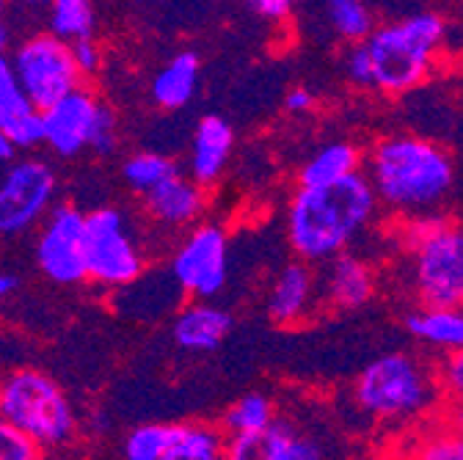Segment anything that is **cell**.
Segmentation results:
<instances>
[{"mask_svg": "<svg viewBox=\"0 0 463 460\" xmlns=\"http://www.w3.org/2000/svg\"><path fill=\"white\" fill-rule=\"evenodd\" d=\"M367 180L378 204L400 218L433 212L455 183V165L444 146L411 133H392L367 152Z\"/></svg>", "mask_w": 463, "mask_h": 460, "instance_id": "1", "label": "cell"}, {"mask_svg": "<svg viewBox=\"0 0 463 460\" xmlns=\"http://www.w3.org/2000/svg\"><path fill=\"white\" fill-rule=\"evenodd\" d=\"M378 212L367 174L328 188H298L287 207V240L298 259L331 262L351 246Z\"/></svg>", "mask_w": 463, "mask_h": 460, "instance_id": "2", "label": "cell"}, {"mask_svg": "<svg viewBox=\"0 0 463 460\" xmlns=\"http://www.w3.org/2000/svg\"><path fill=\"white\" fill-rule=\"evenodd\" d=\"M436 370L409 353H389L362 370L354 383L356 406L375 422L402 425L430 414L441 402Z\"/></svg>", "mask_w": 463, "mask_h": 460, "instance_id": "3", "label": "cell"}, {"mask_svg": "<svg viewBox=\"0 0 463 460\" xmlns=\"http://www.w3.org/2000/svg\"><path fill=\"white\" fill-rule=\"evenodd\" d=\"M444 36L447 23L436 12H420L378 25L364 42L375 70V89L383 94H405L425 83Z\"/></svg>", "mask_w": 463, "mask_h": 460, "instance_id": "4", "label": "cell"}, {"mask_svg": "<svg viewBox=\"0 0 463 460\" xmlns=\"http://www.w3.org/2000/svg\"><path fill=\"white\" fill-rule=\"evenodd\" d=\"M0 422L39 449L64 446L78 427L72 399L47 372L23 367L0 378Z\"/></svg>", "mask_w": 463, "mask_h": 460, "instance_id": "5", "label": "cell"}, {"mask_svg": "<svg viewBox=\"0 0 463 460\" xmlns=\"http://www.w3.org/2000/svg\"><path fill=\"white\" fill-rule=\"evenodd\" d=\"M9 61L25 97L39 113L78 91L83 80L72 55V44L61 42L52 33L28 36L14 47Z\"/></svg>", "mask_w": 463, "mask_h": 460, "instance_id": "6", "label": "cell"}, {"mask_svg": "<svg viewBox=\"0 0 463 460\" xmlns=\"http://www.w3.org/2000/svg\"><path fill=\"white\" fill-rule=\"evenodd\" d=\"M86 268L89 281L113 290L133 286L146 268L128 218L116 207L86 212Z\"/></svg>", "mask_w": 463, "mask_h": 460, "instance_id": "7", "label": "cell"}, {"mask_svg": "<svg viewBox=\"0 0 463 460\" xmlns=\"http://www.w3.org/2000/svg\"><path fill=\"white\" fill-rule=\"evenodd\" d=\"M411 284L422 309H463V238L460 223L409 251Z\"/></svg>", "mask_w": 463, "mask_h": 460, "instance_id": "8", "label": "cell"}, {"mask_svg": "<svg viewBox=\"0 0 463 460\" xmlns=\"http://www.w3.org/2000/svg\"><path fill=\"white\" fill-rule=\"evenodd\" d=\"M36 268L52 281L75 286L89 278L86 268V212L55 204L36 238Z\"/></svg>", "mask_w": 463, "mask_h": 460, "instance_id": "9", "label": "cell"}, {"mask_svg": "<svg viewBox=\"0 0 463 460\" xmlns=\"http://www.w3.org/2000/svg\"><path fill=\"white\" fill-rule=\"evenodd\" d=\"M55 174L44 160H20L0 180V238H14L52 210Z\"/></svg>", "mask_w": 463, "mask_h": 460, "instance_id": "10", "label": "cell"}, {"mask_svg": "<svg viewBox=\"0 0 463 460\" xmlns=\"http://www.w3.org/2000/svg\"><path fill=\"white\" fill-rule=\"evenodd\" d=\"M171 276L183 293L207 301L229 276V238L218 223H199L171 257Z\"/></svg>", "mask_w": 463, "mask_h": 460, "instance_id": "11", "label": "cell"}, {"mask_svg": "<svg viewBox=\"0 0 463 460\" xmlns=\"http://www.w3.org/2000/svg\"><path fill=\"white\" fill-rule=\"evenodd\" d=\"M99 110L102 102L86 86L47 108L42 113V130L50 152H55L58 157H78L86 146L91 149Z\"/></svg>", "mask_w": 463, "mask_h": 460, "instance_id": "12", "label": "cell"}, {"mask_svg": "<svg viewBox=\"0 0 463 460\" xmlns=\"http://www.w3.org/2000/svg\"><path fill=\"white\" fill-rule=\"evenodd\" d=\"M0 133L14 149H33L44 144L42 113L25 97L6 55H0Z\"/></svg>", "mask_w": 463, "mask_h": 460, "instance_id": "13", "label": "cell"}, {"mask_svg": "<svg viewBox=\"0 0 463 460\" xmlns=\"http://www.w3.org/2000/svg\"><path fill=\"white\" fill-rule=\"evenodd\" d=\"M317 301V276L307 262H289L279 270L268 293V314L279 325L301 323Z\"/></svg>", "mask_w": 463, "mask_h": 460, "instance_id": "14", "label": "cell"}, {"mask_svg": "<svg viewBox=\"0 0 463 460\" xmlns=\"http://www.w3.org/2000/svg\"><path fill=\"white\" fill-rule=\"evenodd\" d=\"M232 325H235V320L226 309L196 301L183 306L180 314L174 317L171 339L177 342V348L188 353H213L223 344Z\"/></svg>", "mask_w": 463, "mask_h": 460, "instance_id": "15", "label": "cell"}, {"mask_svg": "<svg viewBox=\"0 0 463 460\" xmlns=\"http://www.w3.org/2000/svg\"><path fill=\"white\" fill-rule=\"evenodd\" d=\"M235 149V133L223 117H204L196 125L191 144V180L202 188H210L221 180L223 168Z\"/></svg>", "mask_w": 463, "mask_h": 460, "instance_id": "16", "label": "cell"}, {"mask_svg": "<svg viewBox=\"0 0 463 460\" xmlns=\"http://www.w3.org/2000/svg\"><path fill=\"white\" fill-rule=\"evenodd\" d=\"M144 210L152 221H157L163 226H171V229L191 226L204 215L207 193L191 177L180 174V177L163 183L160 188H155L152 193H146Z\"/></svg>", "mask_w": 463, "mask_h": 460, "instance_id": "17", "label": "cell"}, {"mask_svg": "<svg viewBox=\"0 0 463 460\" xmlns=\"http://www.w3.org/2000/svg\"><path fill=\"white\" fill-rule=\"evenodd\" d=\"M323 296L336 309H362L375 296V273L356 254H339L326 268Z\"/></svg>", "mask_w": 463, "mask_h": 460, "instance_id": "18", "label": "cell"}, {"mask_svg": "<svg viewBox=\"0 0 463 460\" xmlns=\"http://www.w3.org/2000/svg\"><path fill=\"white\" fill-rule=\"evenodd\" d=\"M367 155L354 141H331L320 146L301 168L298 188H328L362 174Z\"/></svg>", "mask_w": 463, "mask_h": 460, "instance_id": "19", "label": "cell"}, {"mask_svg": "<svg viewBox=\"0 0 463 460\" xmlns=\"http://www.w3.org/2000/svg\"><path fill=\"white\" fill-rule=\"evenodd\" d=\"M405 331L444 356L463 351V309H417L405 314Z\"/></svg>", "mask_w": 463, "mask_h": 460, "instance_id": "20", "label": "cell"}, {"mask_svg": "<svg viewBox=\"0 0 463 460\" xmlns=\"http://www.w3.org/2000/svg\"><path fill=\"white\" fill-rule=\"evenodd\" d=\"M199 55L196 52H180L152 78V99L163 110H180L185 108L199 86Z\"/></svg>", "mask_w": 463, "mask_h": 460, "instance_id": "21", "label": "cell"}, {"mask_svg": "<svg viewBox=\"0 0 463 460\" xmlns=\"http://www.w3.org/2000/svg\"><path fill=\"white\" fill-rule=\"evenodd\" d=\"M298 430L289 419H276L268 430L251 436H226L223 460H279Z\"/></svg>", "mask_w": 463, "mask_h": 460, "instance_id": "22", "label": "cell"}, {"mask_svg": "<svg viewBox=\"0 0 463 460\" xmlns=\"http://www.w3.org/2000/svg\"><path fill=\"white\" fill-rule=\"evenodd\" d=\"M276 419L279 417H276L270 397L262 391H249L221 414L218 427L223 436H251V433L268 430Z\"/></svg>", "mask_w": 463, "mask_h": 460, "instance_id": "23", "label": "cell"}, {"mask_svg": "<svg viewBox=\"0 0 463 460\" xmlns=\"http://www.w3.org/2000/svg\"><path fill=\"white\" fill-rule=\"evenodd\" d=\"M180 174H183L180 165L160 152H136L122 163L125 183L141 196L152 193L155 188H160L163 183L180 177Z\"/></svg>", "mask_w": 463, "mask_h": 460, "instance_id": "24", "label": "cell"}, {"mask_svg": "<svg viewBox=\"0 0 463 460\" xmlns=\"http://www.w3.org/2000/svg\"><path fill=\"white\" fill-rule=\"evenodd\" d=\"M223 441L226 436L221 427L188 422L180 425L177 441L163 455V460H223Z\"/></svg>", "mask_w": 463, "mask_h": 460, "instance_id": "25", "label": "cell"}, {"mask_svg": "<svg viewBox=\"0 0 463 460\" xmlns=\"http://www.w3.org/2000/svg\"><path fill=\"white\" fill-rule=\"evenodd\" d=\"M326 17L334 33L347 44H364L375 33V14L370 6L359 4V0H328Z\"/></svg>", "mask_w": 463, "mask_h": 460, "instance_id": "26", "label": "cell"}, {"mask_svg": "<svg viewBox=\"0 0 463 460\" xmlns=\"http://www.w3.org/2000/svg\"><path fill=\"white\" fill-rule=\"evenodd\" d=\"M97 14L89 0H55L50 6V33L67 44L91 39Z\"/></svg>", "mask_w": 463, "mask_h": 460, "instance_id": "27", "label": "cell"}, {"mask_svg": "<svg viewBox=\"0 0 463 460\" xmlns=\"http://www.w3.org/2000/svg\"><path fill=\"white\" fill-rule=\"evenodd\" d=\"M180 425H165V422H149L125 438L122 460H163V455L177 441Z\"/></svg>", "mask_w": 463, "mask_h": 460, "instance_id": "28", "label": "cell"}, {"mask_svg": "<svg viewBox=\"0 0 463 460\" xmlns=\"http://www.w3.org/2000/svg\"><path fill=\"white\" fill-rule=\"evenodd\" d=\"M405 460H463V438L439 425L411 444V452Z\"/></svg>", "mask_w": 463, "mask_h": 460, "instance_id": "29", "label": "cell"}, {"mask_svg": "<svg viewBox=\"0 0 463 460\" xmlns=\"http://www.w3.org/2000/svg\"><path fill=\"white\" fill-rule=\"evenodd\" d=\"M342 70H345V78L351 80L356 89H375V70H373V59L367 52V44L347 47L342 55Z\"/></svg>", "mask_w": 463, "mask_h": 460, "instance_id": "30", "label": "cell"}, {"mask_svg": "<svg viewBox=\"0 0 463 460\" xmlns=\"http://www.w3.org/2000/svg\"><path fill=\"white\" fill-rule=\"evenodd\" d=\"M0 460H42V449L6 422H0Z\"/></svg>", "mask_w": 463, "mask_h": 460, "instance_id": "31", "label": "cell"}, {"mask_svg": "<svg viewBox=\"0 0 463 460\" xmlns=\"http://www.w3.org/2000/svg\"><path fill=\"white\" fill-rule=\"evenodd\" d=\"M436 375H439L441 394L447 399H463V351L444 356L441 364L436 367Z\"/></svg>", "mask_w": 463, "mask_h": 460, "instance_id": "32", "label": "cell"}, {"mask_svg": "<svg viewBox=\"0 0 463 460\" xmlns=\"http://www.w3.org/2000/svg\"><path fill=\"white\" fill-rule=\"evenodd\" d=\"M116 144H119V136H116V119H113V110L108 105H102L99 110V119L94 127V138H91V149L97 155H113Z\"/></svg>", "mask_w": 463, "mask_h": 460, "instance_id": "33", "label": "cell"}, {"mask_svg": "<svg viewBox=\"0 0 463 460\" xmlns=\"http://www.w3.org/2000/svg\"><path fill=\"white\" fill-rule=\"evenodd\" d=\"M279 460H328V457H326L323 444L315 436H307L298 430L293 438H289V444L284 446Z\"/></svg>", "mask_w": 463, "mask_h": 460, "instance_id": "34", "label": "cell"}, {"mask_svg": "<svg viewBox=\"0 0 463 460\" xmlns=\"http://www.w3.org/2000/svg\"><path fill=\"white\" fill-rule=\"evenodd\" d=\"M72 55H75V64L80 70V75H94L99 70V61H102V52L97 47L94 39H83V42H75L72 44Z\"/></svg>", "mask_w": 463, "mask_h": 460, "instance_id": "35", "label": "cell"}, {"mask_svg": "<svg viewBox=\"0 0 463 460\" xmlns=\"http://www.w3.org/2000/svg\"><path fill=\"white\" fill-rule=\"evenodd\" d=\"M251 12L268 23H287L289 14H293V4L289 0H254Z\"/></svg>", "mask_w": 463, "mask_h": 460, "instance_id": "36", "label": "cell"}, {"mask_svg": "<svg viewBox=\"0 0 463 460\" xmlns=\"http://www.w3.org/2000/svg\"><path fill=\"white\" fill-rule=\"evenodd\" d=\"M315 105H317V97L309 89H304V86L289 89L287 97H284V110L293 113V117H304V113L315 110Z\"/></svg>", "mask_w": 463, "mask_h": 460, "instance_id": "37", "label": "cell"}, {"mask_svg": "<svg viewBox=\"0 0 463 460\" xmlns=\"http://www.w3.org/2000/svg\"><path fill=\"white\" fill-rule=\"evenodd\" d=\"M439 425L452 436L463 438V399H447L439 411Z\"/></svg>", "mask_w": 463, "mask_h": 460, "instance_id": "38", "label": "cell"}, {"mask_svg": "<svg viewBox=\"0 0 463 460\" xmlns=\"http://www.w3.org/2000/svg\"><path fill=\"white\" fill-rule=\"evenodd\" d=\"M14 286H17V278H14L12 273H4V270H0V301L9 298V296L14 293Z\"/></svg>", "mask_w": 463, "mask_h": 460, "instance_id": "39", "label": "cell"}, {"mask_svg": "<svg viewBox=\"0 0 463 460\" xmlns=\"http://www.w3.org/2000/svg\"><path fill=\"white\" fill-rule=\"evenodd\" d=\"M14 157V146L9 144V138L0 133V160H12Z\"/></svg>", "mask_w": 463, "mask_h": 460, "instance_id": "40", "label": "cell"}, {"mask_svg": "<svg viewBox=\"0 0 463 460\" xmlns=\"http://www.w3.org/2000/svg\"><path fill=\"white\" fill-rule=\"evenodd\" d=\"M0 28H6V9H4V4H0Z\"/></svg>", "mask_w": 463, "mask_h": 460, "instance_id": "41", "label": "cell"}, {"mask_svg": "<svg viewBox=\"0 0 463 460\" xmlns=\"http://www.w3.org/2000/svg\"><path fill=\"white\" fill-rule=\"evenodd\" d=\"M460 238H463V226H460Z\"/></svg>", "mask_w": 463, "mask_h": 460, "instance_id": "42", "label": "cell"}]
</instances>
